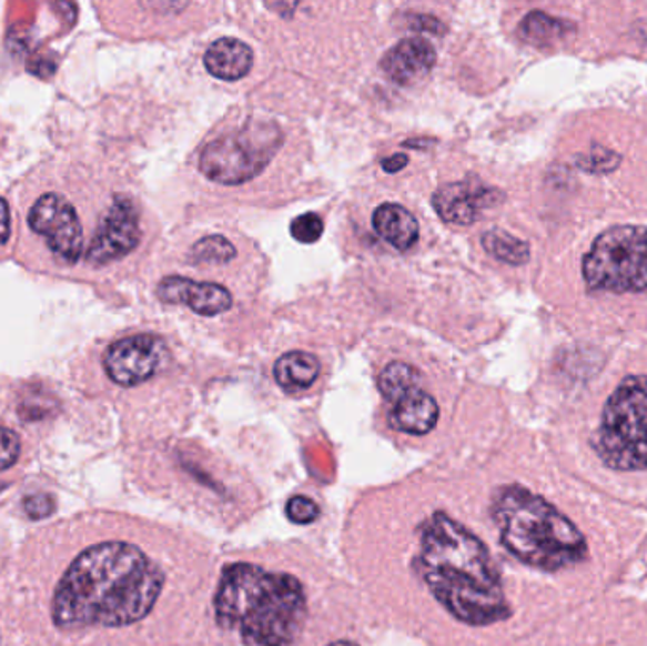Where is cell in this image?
<instances>
[{
    "label": "cell",
    "instance_id": "cell-8",
    "mask_svg": "<svg viewBox=\"0 0 647 646\" xmlns=\"http://www.w3.org/2000/svg\"><path fill=\"white\" fill-rule=\"evenodd\" d=\"M29 228L44 238L53 254L64 262H77L84 246V230L77 211L63 195L46 194L32 205Z\"/></svg>",
    "mask_w": 647,
    "mask_h": 646
},
{
    "label": "cell",
    "instance_id": "cell-17",
    "mask_svg": "<svg viewBox=\"0 0 647 646\" xmlns=\"http://www.w3.org/2000/svg\"><path fill=\"white\" fill-rule=\"evenodd\" d=\"M275 380L286 393H300L313 387L321 375V361L307 351H290L275 362Z\"/></svg>",
    "mask_w": 647,
    "mask_h": 646
},
{
    "label": "cell",
    "instance_id": "cell-29",
    "mask_svg": "<svg viewBox=\"0 0 647 646\" xmlns=\"http://www.w3.org/2000/svg\"><path fill=\"white\" fill-rule=\"evenodd\" d=\"M407 163H410L407 154H394L391 155V158L383 160L381 165H383V171H386V173H397V171H402Z\"/></svg>",
    "mask_w": 647,
    "mask_h": 646
},
{
    "label": "cell",
    "instance_id": "cell-20",
    "mask_svg": "<svg viewBox=\"0 0 647 646\" xmlns=\"http://www.w3.org/2000/svg\"><path fill=\"white\" fill-rule=\"evenodd\" d=\"M418 383H421L418 370L410 366L407 362H391L378 375V388L391 404L400 401L413 388H418Z\"/></svg>",
    "mask_w": 647,
    "mask_h": 646
},
{
    "label": "cell",
    "instance_id": "cell-10",
    "mask_svg": "<svg viewBox=\"0 0 647 646\" xmlns=\"http://www.w3.org/2000/svg\"><path fill=\"white\" fill-rule=\"evenodd\" d=\"M141 243V226L135 203L125 195H115L103 224L91 241L88 260L91 264H109L123 259Z\"/></svg>",
    "mask_w": 647,
    "mask_h": 646
},
{
    "label": "cell",
    "instance_id": "cell-5",
    "mask_svg": "<svg viewBox=\"0 0 647 646\" xmlns=\"http://www.w3.org/2000/svg\"><path fill=\"white\" fill-rule=\"evenodd\" d=\"M596 452L614 471H647V377L630 375L609 396Z\"/></svg>",
    "mask_w": 647,
    "mask_h": 646
},
{
    "label": "cell",
    "instance_id": "cell-14",
    "mask_svg": "<svg viewBox=\"0 0 647 646\" xmlns=\"http://www.w3.org/2000/svg\"><path fill=\"white\" fill-rule=\"evenodd\" d=\"M439 420V406L436 398L424 393L423 388H413L407 395L392 404L391 425L400 433L423 436L434 431Z\"/></svg>",
    "mask_w": 647,
    "mask_h": 646
},
{
    "label": "cell",
    "instance_id": "cell-25",
    "mask_svg": "<svg viewBox=\"0 0 647 646\" xmlns=\"http://www.w3.org/2000/svg\"><path fill=\"white\" fill-rule=\"evenodd\" d=\"M21 444L18 434L7 427H0V471L16 465L20 457Z\"/></svg>",
    "mask_w": 647,
    "mask_h": 646
},
{
    "label": "cell",
    "instance_id": "cell-21",
    "mask_svg": "<svg viewBox=\"0 0 647 646\" xmlns=\"http://www.w3.org/2000/svg\"><path fill=\"white\" fill-rule=\"evenodd\" d=\"M237 256V251L224 235H209L199 240L192 249L195 264H228Z\"/></svg>",
    "mask_w": 647,
    "mask_h": 646
},
{
    "label": "cell",
    "instance_id": "cell-6",
    "mask_svg": "<svg viewBox=\"0 0 647 646\" xmlns=\"http://www.w3.org/2000/svg\"><path fill=\"white\" fill-rule=\"evenodd\" d=\"M284 143V133L273 122L252 120L243 128L212 139L206 144L199 169L211 181L239 186L262 175Z\"/></svg>",
    "mask_w": 647,
    "mask_h": 646
},
{
    "label": "cell",
    "instance_id": "cell-1",
    "mask_svg": "<svg viewBox=\"0 0 647 646\" xmlns=\"http://www.w3.org/2000/svg\"><path fill=\"white\" fill-rule=\"evenodd\" d=\"M163 582V571L133 544H97L59 582L53 622L59 627L135 624L154 608Z\"/></svg>",
    "mask_w": 647,
    "mask_h": 646
},
{
    "label": "cell",
    "instance_id": "cell-27",
    "mask_svg": "<svg viewBox=\"0 0 647 646\" xmlns=\"http://www.w3.org/2000/svg\"><path fill=\"white\" fill-rule=\"evenodd\" d=\"M411 29H417L421 33H445V26L442 21L436 20L434 16H424V13H417L411 18Z\"/></svg>",
    "mask_w": 647,
    "mask_h": 646
},
{
    "label": "cell",
    "instance_id": "cell-19",
    "mask_svg": "<svg viewBox=\"0 0 647 646\" xmlns=\"http://www.w3.org/2000/svg\"><path fill=\"white\" fill-rule=\"evenodd\" d=\"M481 243L493 259L504 262V264L523 265L530 260L528 243L515 238L512 233L504 232L501 228H494L491 232L483 233Z\"/></svg>",
    "mask_w": 647,
    "mask_h": 646
},
{
    "label": "cell",
    "instance_id": "cell-26",
    "mask_svg": "<svg viewBox=\"0 0 647 646\" xmlns=\"http://www.w3.org/2000/svg\"><path fill=\"white\" fill-rule=\"evenodd\" d=\"M23 508H26L27 516L32 517V519H44L55 512V498L50 493H34V495L26 497Z\"/></svg>",
    "mask_w": 647,
    "mask_h": 646
},
{
    "label": "cell",
    "instance_id": "cell-23",
    "mask_svg": "<svg viewBox=\"0 0 647 646\" xmlns=\"http://www.w3.org/2000/svg\"><path fill=\"white\" fill-rule=\"evenodd\" d=\"M577 163L589 173H609L616 171L617 165L621 163V155L604 147H593L589 154L577 158Z\"/></svg>",
    "mask_w": 647,
    "mask_h": 646
},
{
    "label": "cell",
    "instance_id": "cell-22",
    "mask_svg": "<svg viewBox=\"0 0 647 646\" xmlns=\"http://www.w3.org/2000/svg\"><path fill=\"white\" fill-rule=\"evenodd\" d=\"M290 233L295 241H300L303 245H311V243L321 240L322 233H324V220H322L321 214H302V216L292 220Z\"/></svg>",
    "mask_w": 647,
    "mask_h": 646
},
{
    "label": "cell",
    "instance_id": "cell-11",
    "mask_svg": "<svg viewBox=\"0 0 647 646\" xmlns=\"http://www.w3.org/2000/svg\"><path fill=\"white\" fill-rule=\"evenodd\" d=\"M504 201V194L496 188H488L481 181L451 182L434 194V209L447 224L469 226L479 220L485 209Z\"/></svg>",
    "mask_w": 647,
    "mask_h": 646
},
{
    "label": "cell",
    "instance_id": "cell-24",
    "mask_svg": "<svg viewBox=\"0 0 647 646\" xmlns=\"http://www.w3.org/2000/svg\"><path fill=\"white\" fill-rule=\"evenodd\" d=\"M286 514L294 524H313L314 519L321 516V508L311 498L295 495L286 504Z\"/></svg>",
    "mask_w": 647,
    "mask_h": 646
},
{
    "label": "cell",
    "instance_id": "cell-9",
    "mask_svg": "<svg viewBox=\"0 0 647 646\" xmlns=\"http://www.w3.org/2000/svg\"><path fill=\"white\" fill-rule=\"evenodd\" d=\"M168 347L154 334H137L112 343L104 355V370L112 382L135 387L160 370Z\"/></svg>",
    "mask_w": 647,
    "mask_h": 646
},
{
    "label": "cell",
    "instance_id": "cell-7",
    "mask_svg": "<svg viewBox=\"0 0 647 646\" xmlns=\"http://www.w3.org/2000/svg\"><path fill=\"white\" fill-rule=\"evenodd\" d=\"M584 279L590 291L647 294V228L600 233L585 254Z\"/></svg>",
    "mask_w": 647,
    "mask_h": 646
},
{
    "label": "cell",
    "instance_id": "cell-12",
    "mask_svg": "<svg viewBox=\"0 0 647 646\" xmlns=\"http://www.w3.org/2000/svg\"><path fill=\"white\" fill-rule=\"evenodd\" d=\"M158 297L163 304L188 305L203 317H216L233 307V296L216 283H198L186 277H165L158 285Z\"/></svg>",
    "mask_w": 647,
    "mask_h": 646
},
{
    "label": "cell",
    "instance_id": "cell-30",
    "mask_svg": "<svg viewBox=\"0 0 647 646\" xmlns=\"http://www.w3.org/2000/svg\"><path fill=\"white\" fill-rule=\"evenodd\" d=\"M327 646H358V645H354V643H351V640H335V643H332V645Z\"/></svg>",
    "mask_w": 647,
    "mask_h": 646
},
{
    "label": "cell",
    "instance_id": "cell-4",
    "mask_svg": "<svg viewBox=\"0 0 647 646\" xmlns=\"http://www.w3.org/2000/svg\"><path fill=\"white\" fill-rule=\"evenodd\" d=\"M491 512L507 552L534 569H566L589 556L576 524L523 485L501 487Z\"/></svg>",
    "mask_w": 647,
    "mask_h": 646
},
{
    "label": "cell",
    "instance_id": "cell-3",
    "mask_svg": "<svg viewBox=\"0 0 647 646\" xmlns=\"http://www.w3.org/2000/svg\"><path fill=\"white\" fill-rule=\"evenodd\" d=\"M214 613L216 624L237 629L246 646H290L302 629L307 602L294 576L233 563L220 576Z\"/></svg>",
    "mask_w": 647,
    "mask_h": 646
},
{
    "label": "cell",
    "instance_id": "cell-18",
    "mask_svg": "<svg viewBox=\"0 0 647 646\" xmlns=\"http://www.w3.org/2000/svg\"><path fill=\"white\" fill-rule=\"evenodd\" d=\"M576 27L568 21L555 20L549 13L534 12L526 13L525 20L520 21V39L533 46H553L568 37Z\"/></svg>",
    "mask_w": 647,
    "mask_h": 646
},
{
    "label": "cell",
    "instance_id": "cell-13",
    "mask_svg": "<svg viewBox=\"0 0 647 646\" xmlns=\"http://www.w3.org/2000/svg\"><path fill=\"white\" fill-rule=\"evenodd\" d=\"M436 61V50L428 40L411 37L392 46L381 59V69L392 82L400 85H413L428 77Z\"/></svg>",
    "mask_w": 647,
    "mask_h": 646
},
{
    "label": "cell",
    "instance_id": "cell-16",
    "mask_svg": "<svg viewBox=\"0 0 647 646\" xmlns=\"http://www.w3.org/2000/svg\"><path fill=\"white\" fill-rule=\"evenodd\" d=\"M375 232L397 251H410L418 241V222L410 209L397 203H383L373 211Z\"/></svg>",
    "mask_w": 647,
    "mask_h": 646
},
{
    "label": "cell",
    "instance_id": "cell-28",
    "mask_svg": "<svg viewBox=\"0 0 647 646\" xmlns=\"http://www.w3.org/2000/svg\"><path fill=\"white\" fill-rule=\"evenodd\" d=\"M12 220H10V208H8L7 201L0 198V245H4L10 240L12 235Z\"/></svg>",
    "mask_w": 647,
    "mask_h": 646
},
{
    "label": "cell",
    "instance_id": "cell-15",
    "mask_svg": "<svg viewBox=\"0 0 647 646\" xmlns=\"http://www.w3.org/2000/svg\"><path fill=\"white\" fill-rule=\"evenodd\" d=\"M203 61H205L206 71L211 72L212 77L233 82L252 71L254 52L243 40L225 37L209 46Z\"/></svg>",
    "mask_w": 647,
    "mask_h": 646
},
{
    "label": "cell",
    "instance_id": "cell-2",
    "mask_svg": "<svg viewBox=\"0 0 647 646\" xmlns=\"http://www.w3.org/2000/svg\"><path fill=\"white\" fill-rule=\"evenodd\" d=\"M415 571L437 602L469 626H493L512 616L487 546L453 517L436 512L421 529Z\"/></svg>",
    "mask_w": 647,
    "mask_h": 646
}]
</instances>
